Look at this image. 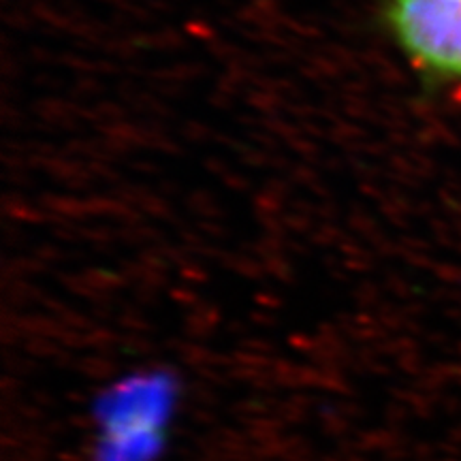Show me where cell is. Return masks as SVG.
<instances>
[{"label": "cell", "mask_w": 461, "mask_h": 461, "mask_svg": "<svg viewBox=\"0 0 461 461\" xmlns=\"http://www.w3.org/2000/svg\"><path fill=\"white\" fill-rule=\"evenodd\" d=\"M184 397L182 376L164 363L118 371L88 404V461H164Z\"/></svg>", "instance_id": "cell-1"}, {"label": "cell", "mask_w": 461, "mask_h": 461, "mask_svg": "<svg viewBox=\"0 0 461 461\" xmlns=\"http://www.w3.org/2000/svg\"><path fill=\"white\" fill-rule=\"evenodd\" d=\"M381 24L427 90L461 88V0H383Z\"/></svg>", "instance_id": "cell-2"}]
</instances>
